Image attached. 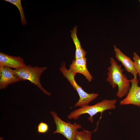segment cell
<instances>
[{
  "mask_svg": "<svg viewBox=\"0 0 140 140\" xmlns=\"http://www.w3.org/2000/svg\"><path fill=\"white\" fill-rule=\"evenodd\" d=\"M109 62L111 65L107 69L108 72L106 80L113 89L118 86L116 95L121 98L127 95L131 87L130 82L123 73L124 69L121 65H119L113 57L110 58Z\"/></svg>",
  "mask_w": 140,
  "mask_h": 140,
  "instance_id": "cell-1",
  "label": "cell"
},
{
  "mask_svg": "<svg viewBox=\"0 0 140 140\" xmlns=\"http://www.w3.org/2000/svg\"><path fill=\"white\" fill-rule=\"evenodd\" d=\"M117 101L116 99H104L93 105H85L71 112L67 117L70 120H76L81 115L88 114L90 116L88 119L91 122L93 123L94 120L93 117L98 113H102L106 110L115 109Z\"/></svg>",
  "mask_w": 140,
  "mask_h": 140,
  "instance_id": "cell-2",
  "label": "cell"
},
{
  "mask_svg": "<svg viewBox=\"0 0 140 140\" xmlns=\"http://www.w3.org/2000/svg\"><path fill=\"white\" fill-rule=\"evenodd\" d=\"M65 65V62H63L61 67L59 68L60 70L72 87L77 91L79 96V100L74 107H81L85 105H88L98 97L99 94L95 93L89 94L86 92L76 81L75 77L76 74L69 69H67L66 68Z\"/></svg>",
  "mask_w": 140,
  "mask_h": 140,
  "instance_id": "cell-3",
  "label": "cell"
},
{
  "mask_svg": "<svg viewBox=\"0 0 140 140\" xmlns=\"http://www.w3.org/2000/svg\"><path fill=\"white\" fill-rule=\"evenodd\" d=\"M46 69V67H39L38 66L32 67L30 65H27L24 67L13 70V72L21 80L30 81L45 94L50 95L51 94L44 88L40 82L41 76Z\"/></svg>",
  "mask_w": 140,
  "mask_h": 140,
  "instance_id": "cell-4",
  "label": "cell"
},
{
  "mask_svg": "<svg viewBox=\"0 0 140 140\" xmlns=\"http://www.w3.org/2000/svg\"><path fill=\"white\" fill-rule=\"evenodd\" d=\"M52 115L56 126V130L53 134L59 133L64 136L68 140H74L75 134L79 129L82 128L79 124L74 122H67L62 120L54 111L50 112Z\"/></svg>",
  "mask_w": 140,
  "mask_h": 140,
  "instance_id": "cell-5",
  "label": "cell"
},
{
  "mask_svg": "<svg viewBox=\"0 0 140 140\" xmlns=\"http://www.w3.org/2000/svg\"><path fill=\"white\" fill-rule=\"evenodd\" d=\"M131 85L127 96L120 102L121 105L133 104L140 107V87L138 80L134 78L129 80Z\"/></svg>",
  "mask_w": 140,
  "mask_h": 140,
  "instance_id": "cell-6",
  "label": "cell"
},
{
  "mask_svg": "<svg viewBox=\"0 0 140 140\" xmlns=\"http://www.w3.org/2000/svg\"><path fill=\"white\" fill-rule=\"evenodd\" d=\"M27 65L20 56H11L0 52V67H7L15 69L24 67Z\"/></svg>",
  "mask_w": 140,
  "mask_h": 140,
  "instance_id": "cell-7",
  "label": "cell"
},
{
  "mask_svg": "<svg viewBox=\"0 0 140 140\" xmlns=\"http://www.w3.org/2000/svg\"><path fill=\"white\" fill-rule=\"evenodd\" d=\"M113 47L117 60L122 63L126 71L133 75L134 78L137 79V74L134 61L129 57L124 54L115 45H113Z\"/></svg>",
  "mask_w": 140,
  "mask_h": 140,
  "instance_id": "cell-8",
  "label": "cell"
},
{
  "mask_svg": "<svg viewBox=\"0 0 140 140\" xmlns=\"http://www.w3.org/2000/svg\"><path fill=\"white\" fill-rule=\"evenodd\" d=\"M87 58L85 57L73 60L69 66V70L76 74L79 73L83 75L89 82L93 80V76L87 69Z\"/></svg>",
  "mask_w": 140,
  "mask_h": 140,
  "instance_id": "cell-9",
  "label": "cell"
},
{
  "mask_svg": "<svg viewBox=\"0 0 140 140\" xmlns=\"http://www.w3.org/2000/svg\"><path fill=\"white\" fill-rule=\"evenodd\" d=\"M13 71L9 67H0V89H5L9 85L21 80L14 74Z\"/></svg>",
  "mask_w": 140,
  "mask_h": 140,
  "instance_id": "cell-10",
  "label": "cell"
},
{
  "mask_svg": "<svg viewBox=\"0 0 140 140\" xmlns=\"http://www.w3.org/2000/svg\"><path fill=\"white\" fill-rule=\"evenodd\" d=\"M77 26L74 27L71 31V36L76 48L75 58L77 59L85 57L87 52L82 47L80 43L77 35Z\"/></svg>",
  "mask_w": 140,
  "mask_h": 140,
  "instance_id": "cell-11",
  "label": "cell"
},
{
  "mask_svg": "<svg viewBox=\"0 0 140 140\" xmlns=\"http://www.w3.org/2000/svg\"><path fill=\"white\" fill-rule=\"evenodd\" d=\"M16 6L18 9L20 14L22 24L25 25L27 23V21L25 18V14L22 8L20 0H4Z\"/></svg>",
  "mask_w": 140,
  "mask_h": 140,
  "instance_id": "cell-12",
  "label": "cell"
},
{
  "mask_svg": "<svg viewBox=\"0 0 140 140\" xmlns=\"http://www.w3.org/2000/svg\"><path fill=\"white\" fill-rule=\"evenodd\" d=\"M93 132L83 129L81 131H78L75 135L74 140H91Z\"/></svg>",
  "mask_w": 140,
  "mask_h": 140,
  "instance_id": "cell-13",
  "label": "cell"
},
{
  "mask_svg": "<svg viewBox=\"0 0 140 140\" xmlns=\"http://www.w3.org/2000/svg\"><path fill=\"white\" fill-rule=\"evenodd\" d=\"M133 58L137 74L140 78V57L136 52H134Z\"/></svg>",
  "mask_w": 140,
  "mask_h": 140,
  "instance_id": "cell-14",
  "label": "cell"
},
{
  "mask_svg": "<svg viewBox=\"0 0 140 140\" xmlns=\"http://www.w3.org/2000/svg\"><path fill=\"white\" fill-rule=\"evenodd\" d=\"M37 132L39 134H45L47 132L49 129L48 125L46 123L41 122L37 126Z\"/></svg>",
  "mask_w": 140,
  "mask_h": 140,
  "instance_id": "cell-15",
  "label": "cell"
},
{
  "mask_svg": "<svg viewBox=\"0 0 140 140\" xmlns=\"http://www.w3.org/2000/svg\"><path fill=\"white\" fill-rule=\"evenodd\" d=\"M139 2L140 3V0H139Z\"/></svg>",
  "mask_w": 140,
  "mask_h": 140,
  "instance_id": "cell-16",
  "label": "cell"
}]
</instances>
